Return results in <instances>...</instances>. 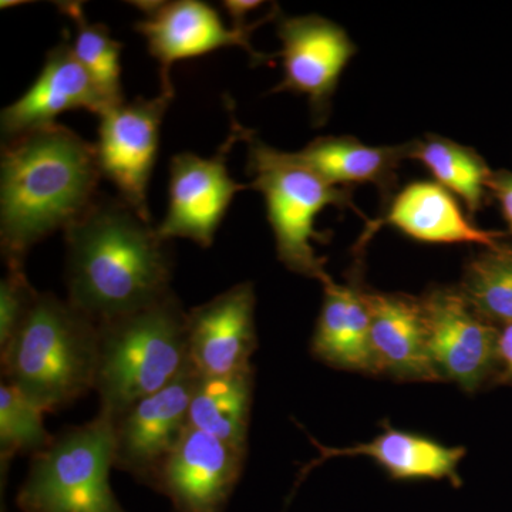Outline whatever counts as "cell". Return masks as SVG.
<instances>
[{"instance_id": "obj_1", "label": "cell", "mask_w": 512, "mask_h": 512, "mask_svg": "<svg viewBox=\"0 0 512 512\" xmlns=\"http://www.w3.org/2000/svg\"><path fill=\"white\" fill-rule=\"evenodd\" d=\"M69 302L94 322L119 318L171 292L167 241L121 198L99 195L64 231Z\"/></svg>"}, {"instance_id": "obj_2", "label": "cell", "mask_w": 512, "mask_h": 512, "mask_svg": "<svg viewBox=\"0 0 512 512\" xmlns=\"http://www.w3.org/2000/svg\"><path fill=\"white\" fill-rule=\"evenodd\" d=\"M96 147L59 123L6 141L0 163V244L25 264L40 241L66 231L99 197Z\"/></svg>"}, {"instance_id": "obj_3", "label": "cell", "mask_w": 512, "mask_h": 512, "mask_svg": "<svg viewBox=\"0 0 512 512\" xmlns=\"http://www.w3.org/2000/svg\"><path fill=\"white\" fill-rule=\"evenodd\" d=\"M99 325L50 292H39L22 325L0 349L3 382L45 413L94 390Z\"/></svg>"}, {"instance_id": "obj_4", "label": "cell", "mask_w": 512, "mask_h": 512, "mask_svg": "<svg viewBox=\"0 0 512 512\" xmlns=\"http://www.w3.org/2000/svg\"><path fill=\"white\" fill-rule=\"evenodd\" d=\"M187 313L171 292L140 311L97 323L94 392L99 394V412L116 419L190 366Z\"/></svg>"}, {"instance_id": "obj_5", "label": "cell", "mask_w": 512, "mask_h": 512, "mask_svg": "<svg viewBox=\"0 0 512 512\" xmlns=\"http://www.w3.org/2000/svg\"><path fill=\"white\" fill-rule=\"evenodd\" d=\"M244 141L248 146L247 173L252 178L249 187L264 195L279 261L295 274L326 284L332 276L313 242L325 244L328 235L316 231V217L326 207L355 208L352 190L328 183L292 153L268 146L248 128Z\"/></svg>"}, {"instance_id": "obj_6", "label": "cell", "mask_w": 512, "mask_h": 512, "mask_svg": "<svg viewBox=\"0 0 512 512\" xmlns=\"http://www.w3.org/2000/svg\"><path fill=\"white\" fill-rule=\"evenodd\" d=\"M113 467L114 420L99 412L32 457L16 505L22 512H127L111 488Z\"/></svg>"}, {"instance_id": "obj_7", "label": "cell", "mask_w": 512, "mask_h": 512, "mask_svg": "<svg viewBox=\"0 0 512 512\" xmlns=\"http://www.w3.org/2000/svg\"><path fill=\"white\" fill-rule=\"evenodd\" d=\"M175 90L161 89L153 99L137 97L100 114L96 153L101 175L119 198L151 222L147 191L156 165L160 130Z\"/></svg>"}, {"instance_id": "obj_8", "label": "cell", "mask_w": 512, "mask_h": 512, "mask_svg": "<svg viewBox=\"0 0 512 512\" xmlns=\"http://www.w3.org/2000/svg\"><path fill=\"white\" fill-rule=\"evenodd\" d=\"M420 299L431 359L441 380L467 393L494 383L500 328L478 315L458 286H437Z\"/></svg>"}, {"instance_id": "obj_9", "label": "cell", "mask_w": 512, "mask_h": 512, "mask_svg": "<svg viewBox=\"0 0 512 512\" xmlns=\"http://www.w3.org/2000/svg\"><path fill=\"white\" fill-rule=\"evenodd\" d=\"M231 134L212 158L194 153H181L170 163L168 208L163 222L157 227L164 241L191 239L201 248L214 244L229 205L239 191L249 185L232 180L228 173L229 151L238 141H244L247 128L231 116Z\"/></svg>"}, {"instance_id": "obj_10", "label": "cell", "mask_w": 512, "mask_h": 512, "mask_svg": "<svg viewBox=\"0 0 512 512\" xmlns=\"http://www.w3.org/2000/svg\"><path fill=\"white\" fill-rule=\"evenodd\" d=\"M144 19L136 23V30L146 39L148 52L160 64L161 89H174L171 67L174 63L192 57L208 55L222 47H242L256 64L272 63L276 56L256 52L251 45L255 29L278 16V6L258 22L244 28H225L221 16L212 6L201 0H174V2H136Z\"/></svg>"}, {"instance_id": "obj_11", "label": "cell", "mask_w": 512, "mask_h": 512, "mask_svg": "<svg viewBox=\"0 0 512 512\" xmlns=\"http://www.w3.org/2000/svg\"><path fill=\"white\" fill-rule=\"evenodd\" d=\"M200 375L191 363L164 389L131 404L114 420V468L151 487L190 427L188 412Z\"/></svg>"}, {"instance_id": "obj_12", "label": "cell", "mask_w": 512, "mask_h": 512, "mask_svg": "<svg viewBox=\"0 0 512 512\" xmlns=\"http://www.w3.org/2000/svg\"><path fill=\"white\" fill-rule=\"evenodd\" d=\"M276 30L282 42L284 79L271 93L291 92L308 97L312 120L322 126L328 120L330 103L340 76L357 47L348 33L322 16H289L279 10Z\"/></svg>"}, {"instance_id": "obj_13", "label": "cell", "mask_w": 512, "mask_h": 512, "mask_svg": "<svg viewBox=\"0 0 512 512\" xmlns=\"http://www.w3.org/2000/svg\"><path fill=\"white\" fill-rule=\"evenodd\" d=\"M247 451L188 427L151 488L177 512H224L244 471Z\"/></svg>"}, {"instance_id": "obj_14", "label": "cell", "mask_w": 512, "mask_h": 512, "mask_svg": "<svg viewBox=\"0 0 512 512\" xmlns=\"http://www.w3.org/2000/svg\"><path fill=\"white\" fill-rule=\"evenodd\" d=\"M255 289L242 282L187 313L188 359L201 377L238 375L252 369L258 348Z\"/></svg>"}, {"instance_id": "obj_15", "label": "cell", "mask_w": 512, "mask_h": 512, "mask_svg": "<svg viewBox=\"0 0 512 512\" xmlns=\"http://www.w3.org/2000/svg\"><path fill=\"white\" fill-rule=\"evenodd\" d=\"M110 109L92 77L73 52L72 37L64 30L63 39L49 53L42 72L32 87L0 116L3 143L56 123L66 111L87 110L100 116Z\"/></svg>"}, {"instance_id": "obj_16", "label": "cell", "mask_w": 512, "mask_h": 512, "mask_svg": "<svg viewBox=\"0 0 512 512\" xmlns=\"http://www.w3.org/2000/svg\"><path fill=\"white\" fill-rule=\"evenodd\" d=\"M386 205L383 217L367 224L355 247L357 256H362L367 242L383 225L426 244H478L491 248L505 238L503 232L477 227L456 197L436 181H414L396 192Z\"/></svg>"}, {"instance_id": "obj_17", "label": "cell", "mask_w": 512, "mask_h": 512, "mask_svg": "<svg viewBox=\"0 0 512 512\" xmlns=\"http://www.w3.org/2000/svg\"><path fill=\"white\" fill-rule=\"evenodd\" d=\"M375 375L402 382H443L431 359L421 299L367 291Z\"/></svg>"}, {"instance_id": "obj_18", "label": "cell", "mask_w": 512, "mask_h": 512, "mask_svg": "<svg viewBox=\"0 0 512 512\" xmlns=\"http://www.w3.org/2000/svg\"><path fill=\"white\" fill-rule=\"evenodd\" d=\"M366 295L359 274L350 276L345 285L336 284L333 278L323 284V303L311 346L320 362L375 375Z\"/></svg>"}, {"instance_id": "obj_19", "label": "cell", "mask_w": 512, "mask_h": 512, "mask_svg": "<svg viewBox=\"0 0 512 512\" xmlns=\"http://www.w3.org/2000/svg\"><path fill=\"white\" fill-rule=\"evenodd\" d=\"M410 143L373 147L350 136L315 138L293 157L323 180L338 187L373 184L382 192L384 204L397 187V170L409 160Z\"/></svg>"}, {"instance_id": "obj_20", "label": "cell", "mask_w": 512, "mask_h": 512, "mask_svg": "<svg viewBox=\"0 0 512 512\" xmlns=\"http://www.w3.org/2000/svg\"><path fill=\"white\" fill-rule=\"evenodd\" d=\"M318 447L319 457L303 468L301 477L329 458L363 456L377 461L396 480L431 478L457 481V468L466 456V448L447 447L419 434L387 426L370 443L346 448H330L312 440Z\"/></svg>"}, {"instance_id": "obj_21", "label": "cell", "mask_w": 512, "mask_h": 512, "mask_svg": "<svg viewBox=\"0 0 512 512\" xmlns=\"http://www.w3.org/2000/svg\"><path fill=\"white\" fill-rule=\"evenodd\" d=\"M252 393L254 367L238 375L200 376L188 412L190 427L247 451Z\"/></svg>"}, {"instance_id": "obj_22", "label": "cell", "mask_w": 512, "mask_h": 512, "mask_svg": "<svg viewBox=\"0 0 512 512\" xmlns=\"http://www.w3.org/2000/svg\"><path fill=\"white\" fill-rule=\"evenodd\" d=\"M409 160L420 161L437 184L460 198L471 220L484 207L493 170L473 148L427 134L423 140L410 141Z\"/></svg>"}, {"instance_id": "obj_23", "label": "cell", "mask_w": 512, "mask_h": 512, "mask_svg": "<svg viewBox=\"0 0 512 512\" xmlns=\"http://www.w3.org/2000/svg\"><path fill=\"white\" fill-rule=\"evenodd\" d=\"M458 288L485 320L512 325V244L500 241L471 256Z\"/></svg>"}, {"instance_id": "obj_24", "label": "cell", "mask_w": 512, "mask_h": 512, "mask_svg": "<svg viewBox=\"0 0 512 512\" xmlns=\"http://www.w3.org/2000/svg\"><path fill=\"white\" fill-rule=\"evenodd\" d=\"M60 12L74 23L73 52L110 107L123 103L121 87V50L110 29L101 23H90L80 2H57Z\"/></svg>"}, {"instance_id": "obj_25", "label": "cell", "mask_w": 512, "mask_h": 512, "mask_svg": "<svg viewBox=\"0 0 512 512\" xmlns=\"http://www.w3.org/2000/svg\"><path fill=\"white\" fill-rule=\"evenodd\" d=\"M45 412L30 402L12 384H0V471L2 481L13 458L35 457L52 444L55 436L46 430Z\"/></svg>"}, {"instance_id": "obj_26", "label": "cell", "mask_w": 512, "mask_h": 512, "mask_svg": "<svg viewBox=\"0 0 512 512\" xmlns=\"http://www.w3.org/2000/svg\"><path fill=\"white\" fill-rule=\"evenodd\" d=\"M37 295L26 276L25 264H8V274L0 282V349L22 325Z\"/></svg>"}, {"instance_id": "obj_27", "label": "cell", "mask_w": 512, "mask_h": 512, "mask_svg": "<svg viewBox=\"0 0 512 512\" xmlns=\"http://www.w3.org/2000/svg\"><path fill=\"white\" fill-rule=\"evenodd\" d=\"M488 191L500 204L508 232L512 237V171H493L488 181Z\"/></svg>"}, {"instance_id": "obj_28", "label": "cell", "mask_w": 512, "mask_h": 512, "mask_svg": "<svg viewBox=\"0 0 512 512\" xmlns=\"http://www.w3.org/2000/svg\"><path fill=\"white\" fill-rule=\"evenodd\" d=\"M498 373L494 384H512V325L501 326L497 343Z\"/></svg>"}, {"instance_id": "obj_29", "label": "cell", "mask_w": 512, "mask_h": 512, "mask_svg": "<svg viewBox=\"0 0 512 512\" xmlns=\"http://www.w3.org/2000/svg\"><path fill=\"white\" fill-rule=\"evenodd\" d=\"M262 2H245V0H227L222 2V8L227 10L229 18L234 22V28H244L247 26L245 18L249 12L258 9Z\"/></svg>"}]
</instances>
